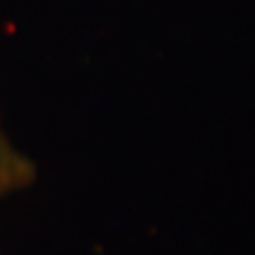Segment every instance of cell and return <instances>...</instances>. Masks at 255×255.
<instances>
[{"instance_id": "6da1fadb", "label": "cell", "mask_w": 255, "mask_h": 255, "mask_svg": "<svg viewBox=\"0 0 255 255\" xmlns=\"http://www.w3.org/2000/svg\"><path fill=\"white\" fill-rule=\"evenodd\" d=\"M36 176L34 161L11 142L0 123V199L28 189Z\"/></svg>"}]
</instances>
